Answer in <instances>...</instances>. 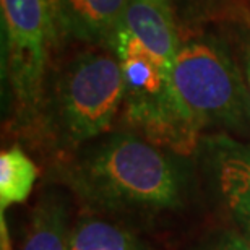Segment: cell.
<instances>
[{
    "label": "cell",
    "mask_w": 250,
    "mask_h": 250,
    "mask_svg": "<svg viewBox=\"0 0 250 250\" xmlns=\"http://www.w3.org/2000/svg\"><path fill=\"white\" fill-rule=\"evenodd\" d=\"M121 28L172 70L182 34L167 0H130Z\"/></svg>",
    "instance_id": "cell-8"
},
{
    "label": "cell",
    "mask_w": 250,
    "mask_h": 250,
    "mask_svg": "<svg viewBox=\"0 0 250 250\" xmlns=\"http://www.w3.org/2000/svg\"><path fill=\"white\" fill-rule=\"evenodd\" d=\"M130 0H52L57 33L93 47H111Z\"/></svg>",
    "instance_id": "cell-7"
},
{
    "label": "cell",
    "mask_w": 250,
    "mask_h": 250,
    "mask_svg": "<svg viewBox=\"0 0 250 250\" xmlns=\"http://www.w3.org/2000/svg\"><path fill=\"white\" fill-rule=\"evenodd\" d=\"M171 80L179 109L198 137L203 130L250 132L246 75L223 39L211 33L182 38Z\"/></svg>",
    "instance_id": "cell-3"
},
{
    "label": "cell",
    "mask_w": 250,
    "mask_h": 250,
    "mask_svg": "<svg viewBox=\"0 0 250 250\" xmlns=\"http://www.w3.org/2000/svg\"><path fill=\"white\" fill-rule=\"evenodd\" d=\"M111 49L124 75L127 121L158 146L181 156L195 153L200 137L179 109L172 89V70L122 28L117 29Z\"/></svg>",
    "instance_id": "cell-4"
},
{
    "label": "cell",
    "mask_w": 250,
    "mask_h": 250,
    "mask_svg": "<svg viewBox=\"0 0 250 250\" xmlns=\"http://www.w3.org/2000/svg\"><path fill=\"white\" fill-rule=\"evenodd\" d=\"M190 250H250V237L236 229H228L205 237Z\"/></svg>",
    "instance_id": "cell-13"
},
{
    "label": "cell",
    "mask_w": 250,
    "mask_h": 250,
    "mask_svg": "<svg viewBox=\"0 0 250 250\" xmlns=\"http://www.w3.org/2000/svg\"><path fill=\"white\" fill-rule=\"evenodd\" d=\"M195 154L218 211L250 237V142L229 133H208L202 135Z\"/></svg>",
    "instance_id": "cell-6"
},
{
    "label": "cell",
    "mask_w": 250,
    "mask_h": 250,
    "mask_svg": "<svg viewBox=\"0 0 250 250\" xmlns=\"http://www.w3.org/2000/svg\"><path fill=\"white\" fill-rule=\"evenodd\" d=\"M70 231L67 200L49 190L33 209L21 250H68Z\"/></svg>",
    "instance_id": "cell-9"
},
{
    "label": "cell",
    "mask_w": 250,
    "mask_h": 250,
    "mask_svg": "<svg viewBox=\"0 0 250 250\" xmlns=\"http://www.w3.org/2000/svg\"><path fill=\"white\" fill-rule=\"evenodd\" d=\"M121 62L111 47H94L62 65L44 98L41 122L61 149L78 151L103 137L124 106Z\"/></svg>",
    "instance_id": "cell-2"
},
{
    "label": "cell",
    "mask_w": 250,
    "mask_h": 250,
    "mask_svg": "<svg viewBox=\"0 0 250 250\" xmlns=\"http://www.w3.org/2000/svg\"><path fill=\"white\" fill-rule=\"evenodd\" d=\"M181 31L202 23L229 17L241 7V0H167Z\"/></svg>",
    "instance_id": "cell-12"
},
{
    "label": "cell",
    "mask_w": 250,
    "mask_h": 250,
    "mask_svg": "<svg viewBox=\"0 0 250 250\" xmlns=\"http://www.w3.org/2000/svg\"><path fill=\"white\" fill-rule=\"evenodd\" d=\"M0 242H2V250H12L7 221H5V213H0Z\"/></svg>",
    "instance_id": "cell-14"
},
{
    "label": "cell",
    "mask_w": 250,
    "mask_h": 250,
    "mask_svg": "<svg viewBox=\"0 0 250 250\" xmlns=\"http://www.w3.org/2000/svg\"><path fill=\"white\" fill-rule=\"evenodd\" d=\"M176 154L128 132L103 135L70 156L62 182L88 208L107 213L176 209L187 192V171Z\"/></svg>",
    "instance_id": "cell-1"
},
{
    "label": "cell",
    "mask_w": 250,
    "mask_h": 250,
    "mask_svg": "<svg viewBox=\"0 0 250 250\" xmlns=\"http://www.w3.org/2000/svg\"><path fill=\"white\" fill-rule=\"evenodd\" d=\"M68 250H142L127 228L98 218L80 219L70 231Z\"/></svg>",
    "instance_id": "cell-11"
},
{
    "label": "cell",
    "mask_w": 250,
    "mask_h": 250,
    "mask_svg": "<svg viewBox=\"0 0 250 250\" xmlns=\"http://www.w3.org/2000/svg\"><path fill=\"white\" fill-rule=\"evenodd\" d=\"M7 33V78L18 124L41 122L49 51L59 36L52 0H0Z\"/></svg>",
    "instance_id": "cell-5"
},
{
    "label": "cell",
    "mask_w": 250,
    "mask_h": 250,
    "mask_svg": "<svg viewBox=\"0 0 250 250\" xmlns=\"http://www.w3.org/2000/svg\"><path fill=\"white\" fill-rule=\"evenodd\" d=\"M244 75H246V82L250 93V33L246 41V49H244Z\"/></svg>",
    "instance_id": "cell-15"
},
{
    "label": "cell",
    "mask_w": 250,
    "mask_h": 250,
    "mask_svg": "<svg viewBox=\"0 0 250 250\" xmlns=\"http://www.w3.org/2000/svg\"><path fill=\"white\" fill-rule=\"evenodd\" d=\"M38 179V167L20 146L0 154V209L26 202Z\"/></svg>",
    "instance_id": "cell-10"
}]
</instances>
